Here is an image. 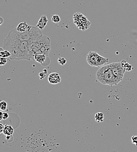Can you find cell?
I'll list each match as a JSON object with an SVG mask.
<instances>
[{
  "label": "cell",
  "instance_id": "1",
  "mask_svg": "<svg viewBox=\"0 0 137 152\" xmlns=\"http://www.w3.org/2000/svg\"><path fill=\"white\" fill-rule=\"evenodd\" d=\"M125 71L121 62L103 66L96 73L97 81L104 85L116 86L122 80Z\"/></svg>",
  "mask_w": 137,
  "mask_h": 152
},
{
  "label": "cell",
  "instance_id": "2",
  "mask_svg": "<svg viewBox=\"0 0 137 152\" xmlns=\"http://www.w3.org/2000/svg\"><path fill=\"white\" fill-rule=\"evenodd\" d=\"M3 48L11 53L12 60H31L29 54V43L28 41H20L6 37L3 42Z\"/></svg>",
  "mask_w": 137,
  "mask_h": 152
},
{
  "label": "cell",
  "instance_id": "3",
  "mask_svg": "<svg viewBox=\"0 0 137 152\" xmlns=\"http://www.w3.org/2000/svg\"><path fill=\"white\" fill-rule=\"evenodd\" d=\"M29 54L31 60L37 54H43L49 56L51 50V39L48 36L42 35L33 40L29 41Z\"/></svg>",
  "mask_w": 137,
  "mask_h": 152
},
{
  "label": "cell",
  "instance_id": "4",
  "mask_svg": "<svg viewBox=\"0 0 137 152\" xmlns=\"http://www.w3.org/2000/svg\"><path fill=\"white\" fill-rule=\"evenodd\" d=\"M42 35L40 29L37 26H31L29 29L25 32H20L17 31L16 29H13L8 33L7 37L20 41L29 42L39 38Z\"/></svg>",
  "mask_w": 137,
  "mask_h": 152
},
{
  "label": "cell",
  "instance_id": "5",
  "mask_svg": "<svg viewBox=\"0 0 137 152\" xmlns=\"http://www.w3.org/2000/svg\"><path fill=\"white\" fill-rule=\"evenodd\" d=\"M86 60L92 67H102L108 62L109 59L100 55L96 52L90 51L87 55Z\"/></svg>",
  "mask_w": 137,
  "mask_h": 152
},
{
  "label": "cell",
  "instance_id": "6",
  "mask_svg": "<svg viewBox=\"0 0 137 152\" xmlns=\"http://www.w3.org/2000/svg\"><path fill=\"white\" fill-rule=\"evenodd\" d=\"M73 22L80 30L84 31L89 29L91 22L87 18L80 12L75 13L73 15Z\"/></svg>",
  "mask_w": 137,
  "mask_h": 152
},
{
  "label": "cell",
  "instance_id": "7",
  "mask_svg": "<svg viewBox=\"0 0 137 152\" xmlns=\"http://www.w3.org/2000/svg\"><path fill=\"white\" fill-rule=\"evenodd\" d=\"M34 60L38 63L39 64H41L42 65L45 66H48L51 63V59L48 56H46L45 55L43 54H37L35 55L34 56Z\"/></svg>",
  "mask_w": 137,
  "mask_h": 152
},
{
  "label": "cell",
  "instance_id": "8",
  "mask_svg": "<svg viewBox=\"0 0 137 152\" xmlns=\"http://www.w3.org/2000/svg\"><path fill=\"white\" fill-rule=\"evenodd\" d=\"M48 81L51 84H58L61 82V77L58 73H51L48 78Z\"/></svg>",
  "mask_w": 137,
  "mask_h": 152
},
{
  "label": "cell",
  "instance_id": "9",
  "mask_svg": "<svg viewBox=\"0 0 137 152\" xmlns=\"http://www.w3.org/2000/svg\"><path fill=\"white\" fill-rule=\"evenodd\" d=\"M31 26V25H29L26 21H24L20 23L15 29L17 31L20 32H25L29 29Z\"/></svg>",
  "mask_w": 137,
  "mask_h": 152
},
{
  "label": "cell",
  "instance_id": "10",
  "mask_svg": "<svg viewBox=\"0 0 137 152\" xmlns=\"http://www.w3.org/2000/svg\"><path fill=\"white\" fill-rule=\"evenodd\" d=\"M48 23V19L46 15H42L40 17L38 22L37 24V26L40 30L43 29Z\"/></svg>",
  "mask_w": 137,
  "mask_h": 152
},
{
  "label": "cell",
  "instance_id": "11",
  "mask_svg": "<svg viewBox=\"0 0 137 152\" xmlns=\"http://www.w3.org/2000/svg\"><path fill=\"white\" fill-rule=\"evenodd\" d=\"M14 133V128L10 125H4V129L3 131V134L6 136H11Z\"/></svg>",
  "mask_w": 137,
  "mask_h": 152
},
{
  "label": "cell",
  "instance_id": "12",
  "mask_svg": "<svg viewBox=\"0 0 137 152\" xmlns=\"http://www.w3.org/2000/svg\"><path fill=\"white\" fill-rule=\"evenodd\" d=\"M121 63L125 72H130L133 69L132 65H131L130 64L127 63L125 60H122L121 61Z\"/></svg>",
  "mask_w": 137,
  "mask_h": 152
},
{
  "label": "cell",
  "instance_id": "13",
  "mask_svg": "<svg viewBox=\"0 0 137 152\" xmlns=\"http://www.w3.org/2000/svg\"><path fill=\"white\" fill-rule=\"evenodd\" d=\"M11 56V53L7 50L0 47V57L4 58H10Z\"/></svg>",
  "mask_w": 137,
  "mask_h": 152
},
{
  "label": "cell",
  "instance_id": "14",
  "mask_svg": "<svg viewBox=\"0 0 137 152\" xmlns=\"http://www.w3.org/2000/svg\"><path fill=\"white\" fill-rule=\"evenodd\" d=\"M104 115L103 113L99 112L97 113L95 115V120L97 122H102L104 121Z\"/></svg>",
  "mask_w": 137,
  "mask_h": 152
},
{
  "label": "cell",
  "instance_id": "15",
  "mask_svg": "<svg viewBox=\"0 0 137 152\" xmlns=\"http://www.w3.org/2000/svg\"><path fill=\"white\" fill-rule=\"evenodd\" d=\"M7 102L5 101H2L0 102V110L2 111H6L7 109Z\"/></svg>",
  "mask_w": 137,
  "mask_h": 152
},
{
  "label": "cell",
  "instance_id": "16",
  "mask_svg": "<svg viewBox=\"0 0 137 152\" xmlns=\"http://www.w3.org/2000/svg\"><path fill=\"white\" fill-rule=\"evenodd\" d=\"M51 19H52V21L53 23H58L60 22V17H59V15H53Z\"/></svg>",
  "mask_w": 137,
  "mask_h": 152
},
{
  "label": "cell",
  "instance_id": "17",
  "mask_svg": "<svg viewBox=\"0 0 137 152\" xmlns=\"http://www.w3.org/2000/svg\"><path fill=\"white\" fill-rule=\"evenodd\" d=\"M58 61L59 64L61 66H64V64H66V62H67L66 59L64 57H59Z\"/></svg>",
  "mask_w": 137,
  "mask_h": 152
},
{
  "label": "cell",
  "instance_id": "18",
  "mask_svg": "<svg viewBox=\"0 0 137 152\" xmlns=\"http://www.w3.org/2000/svg\"><path fill=\"white\" fill-rule=\"evenodd\" d=\"M47 73H48V71H47V70H46V69H43V72H40V73H39V77H40V80L43 79V78L45 77L46 75H47Z\"/></svg>",
  "mask_w": 137,
  "mask_h": 152
},
{
  "label": "cell",
  "instance_id": "19",
  "mask_svg": "<svg viewBox=\"0 0 137 152\" xmlns=\"http://www.w3.org/2000/svg\"><path fill=\"white\" fill-rule=\"evenodd\" d=\"M8 62L7 58L0 57V66H5Z\"/></svg>",
  "mask_w": 137,
  "mask_h": 152
},
{
  "label": "cell",
  "instance_id": "20",
  "mask_svg": "<svg viewBox=\"0 0 137 152\" xmlns=\"http://www.w3.org/2000/svg\"><path fill=\"white\" fill-rule=\"evenodd\" d=\"M132 143L137 146V135H134L131 137Z\"/></svg>",
  "mask_w": 137,
  "mask_h": 152
},
{
  "label": "cell",
  "instance_id": "21",
  "mask_svg": "<svg viewBox=\"0 0 137 152\" xmlns=\"http://www.w3.org/2000/svg\"><path fill=\"white\" fill-rule=\"evenodd\" d=\"M8 117H9V115L7 113H6V112L3 113V120L7 119L8 118Z\"/></svg>",
  "mask_w": 137,
  "mask_h": 152
},
{
  "label": "cell",
  "instance_id": "22",
  "mask_svg": "<svg viewBox=\"0 0 137 152\" xmlns=\"http://www.w3.org/2000/svg\"><path fill=\"white\" fill-rule=\"evenodd\" d=\"M4 129V125L2 123H0V134L3 133Z\"/></svg>",
  "mask_w": 137,
  "mask_h": 152
},
{
  "label": "cell",
  "instance_id": "23",
  "mask_svg": "<svg viewBox=\"0 0 137 152\" xmlns=\"http://www.w3.org/2000/svg\"><path fill=\"white\" fill-rule=\"evenodd\" d=\"M3 119V112L0 111V121Z\"/></svg>",
  "mask_w": 137,
  "mask_h": 152
},
{
  "label": "cell",
  "instance_id": "24",
  "mask_svg": "<svg viewBox=\"0 0 137 152\" xmlns=\"http://www.w3.org/2000/svg\"><path fill=\"white\" fill-rule=\"evenodd\" d=\"M4 23V19L2 17H0V26Z\"/></svg>",
  "mask_w": 137,
  "mask_h": 152
},
{
  "label": "cell",
  "instance_id": "25",
  "mask_svg": "<svg viewBox=\"0 0 137 152\" xmlns=\"http://www.w3.org/2000/svg\"><path fill=\"white\" fill-rule=\"evenodd\" d=\"M118 152L117 151H110V152Z\"/></svg>",
  "mask_w": 137,
  "mask_h": 152
}]
</instances>
